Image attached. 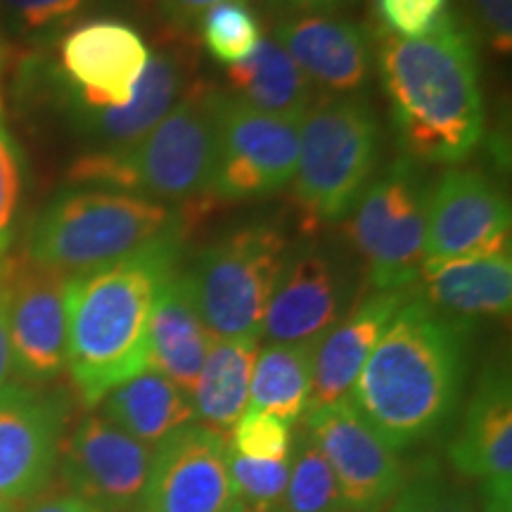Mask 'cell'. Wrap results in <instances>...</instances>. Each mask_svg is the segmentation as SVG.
Wrapping results in <instances>:
<instances>
[{"mask_svg":"<svg viewBox=\"0 0 512 512\" xmlns=\"http://www.w3.org/2000/svg\"><path fill=\"white\" fill-rule=\"evenodd\" d=\"M375 64L389 100L392 131L403 157L418 164H460L484 136L479 43L453 15L422 38L380 34Z\"/></svg>","mask_w":512,"mask_h":512,"instance_id":"obj_1","label":"cell"},{"mask_svg":"<svg viewBox=\"0 0 512 512\" xmlns=\"http://www.w3.org/2000/svg\"><path fill=\"white\" fill-rule=\"evenodd\" d=\"M470 330L413 292L382 332L349 401L394 451L430 439L458 411Z\"/></svg>","mask_w":512,"mask_h":512,"instance_id":"obj_2","label":"cell"},{"mask_svg":"<svg viewBox=\"0 0 512 512\" xmlns=\"http://www.w3.org/2000/svg\"><path fill=\"white\" fill-rule=\"evenodd\" d=\"M185 221L138 252L67 280V370L88 408L147 370L150 316L178 273Z\"/></svg>","mask_w":512,"mask_h":512,"instance_id":"obj_3","label":"cell"},{"mask_svg":"<svg viewBox=\"0 0 512 512\" xmlns=\"http://www.w3.org/2000/svg\"><path fill=\"white\" fill-rule=\"evenodd\" d=\"M214 169L211 88L192 86L138 143L121 150H91L67 171L72 188L133 192L157 202L207 195Z\"/></svg>","mask_w":512,"mask_h":512,"instance_id":"obj_4","label":"cell"},{"mask_svg":"<svg viewBox=\"0 0 512 512\" xmlns=\"http://www.w3.org/2000/svg\"><path fill=\"white\" fill-rule=\"evenodd\" d=\"M185 221L171 204L100 188H67L31 223L27 256L72 278L114 264Z\"/></svg>","mask_w":512,"mask_h":512,"instance_id":"obj_5","label":"cell"},{"mask_svg":"<svg viewBox=\"0 0 512 512\" xmlns=\"http://www.w3.org/2000/svg\"><path fill=\"white\" fill-rule=\"evenodd\" d=\"M382 159V128L366 95H325L299 121L294 197L304 226L344 221Z\"/></svg>","mask_w":512,"mask_h":512,"instance_id":"obj_6","label":"cell"},{"mask_svg":"<svg viewBox=\"0 0 512 512\" xmlns=\"http://www.w3.org/2000/svg\"><path fill=\"white\" fill-rule=\"evenodd\" d=\"M287 252V233L273 221L242 223L197 252L181 275L211 337L259 342Z\"/></svg>","mask_w":512,"mask_h":512,"instance_id":"obj_7","label":"cell"},{"mask_svg":"<svg viewBox=\"0 0 512 512\" xmlns=\"http://www.w3.org/2000/svg\"><path fill=\"white\" fill-rule=\"evenodd\" d=\"M427 183L422 164L399 155L377 171L349 211V240L373 290H408L425 261Z\"/></svg>","mask_w":512,"mask_h":512,"instance_id":"obj_8","label":"cell"},{"mask_svg":"<svg viewBox=\"0 0 512 512\" xmlns=\"http://www.w3.org/2000/svg\"><path fill=\"white\" fill-rule=\"evenodd\" d=\"M214 169L207 195L247 202L285 190L297 171L299 121L273 117L211 88Z\"/></svg>","mask_w":512,"mask_h":512,"instance_id":"obj_9","label":"cell"},{"mask_svg":"<svg viewBox=\"0 0 512 512\" xmlns=\"http://www.w3.org/2000/svg\"><path fill=\"white\" fill-rule=\"evenodd\" d=\"M354 287V261L335 242L290 247L268 299L261 337L271 344L320 342L349 311Z\"/></svg>","mask_w":512,"mask_h":512,"instance_id":"obj_10","label":"cell"},{"mask_svg":"<svg viewBox=\"0 0 512 512\" xmlns=\"http://www.w3.org/2000/svg\"><path fill=\"white\" fill-rule=\"evenodd\" d=\"M304 427L328 460L347 512H382L406 482V465L351 406L349 396L306 408Z\"/></svg>","mask_w":512,"mask_h":512,"instance_id":"obj_11","label":"cell"},{"mask_svg":"<svg viewBox=\"0 0 512 512\" xmlns=\"http://www.w3.org/2000/svg\"><path fill=\"white\" fill-rule=\"evenodd\" d=\"M67 396L12 382L0 392V501L41 496L57 472Z\"/></svg>","mask_w":512,"mask_h":512,"instance_id":"obj_12","label":"cell"},{"mask_svg":"<svg viewBox=\"0 0 512 512\" xmlns=\"http://www.w3.org/2000/svg\"><path fill=\"white\" fill-rule=\"evenodd\" d=\"M228 441L214 427L190 422L152 448L138 508L145 512H233Z\"/></svg>","mask_w":512,"mask_h":512,"instance_id":"obj_13","label":"cell"},{"mask_svg":"<svg viewBox=\"0 0 512 512\" xmlns=\"http://www.w3.org/2000/svg\"><path fill=\"white\" fill-rule=\"evenodd\" d=\"M64 107L105 110L126 107L143 79L150 48L136 27L121 19H91L62 36L60 48Z\"/></svg>","mask_w":512,"mask_h":512,"instance_id":"obj_14","label":"cell"},{"mask_svg":"<svg viewBox=\"0 0 512 512\" xmlns=\"http://www.w3.org/2000/svg\"><path fill=\"white\" fill-rule=\"evenodd\" d=\"M150 460V446L102 413H88L62 441L57 467L69 494L100 512H131L143 498Z\"/></svg>","mask_w":512,"mask_h":512,"instance_id":"obj_15","label":"cell"},{"mask_svg":"<svg viewBox=\"0 0 512 512\" xmlns=\"http://www.w3.org/2000/svg\"><path fill=\"white\" fill-rule=\"evenodd\" d=\"M67 280L8 254V330L12 368L24 384L53 382L67 370Z\"/></svg>","mask_w":512,"mask_h":512,"instance_id":"obj_16","label":"cell"},{"mask_svg":"<svg viewBox=\"0 0 512 512\" xmlns=\"http://www.w3.org/2000/svg\"><path fill=\"white\" fill-rule=\"evenodd\" d=\"M512 214L501 185L482 169L453 166L430 188L425 259L510 252Z\"/></svg>","mask_w":512,"mask_h":512,"instance_id":"obj_17","label":"cell"},{"mask_svg":"<svg viewBox=\"0 0 512 512\" xmlns=\"http://www.w3.org/2000/svg\"><path fill=\"white\" fill-rule=\"evenodd\" d=\"M451 463L482 494V512H512V384L505 363H491L465 408Z\"/></svg>","mask_w":512,"mask_h":512,"instance_id":"obj_18","label":"cell"},{"mask_svg":"<svg viewBox=\"0 0 512 512\" xmlns=\"http://www.w3.org/2000/svg\"><path fill=\"white\" fill-rule=\"evenodd\" d=\"M273 38L311 86L330 98L366 91L375 48L361 22L332 12H290L275 22Z\"/></svg>","mask_w":512,"mask_h":512,"instance_id":"obj_19","label":"cell"},{"mask_svg":"<svg viewBox=\"0 0 512 512\" xmlns=\"http://www.w3.org/2000/svg\"><path fill=\"white\" fill-rule=\"evenodd\" d=\"M413 290H373L344 313L313 351L311 392L306 408L328 406L347 399L363 363L373 354L382 332Z\"/></svg>","mask_w":512,"mask_h":512,"instance_id":"obj_20","label":"cell"},{"mask_svg":"<svg viewBox=\"0 0 512 512\" xmlns=\"http://www.w3.org/2000/svg\"><path fill=\"white\" fill-rule=\"evenodd\" d=\"M190 81V60L183 48L150 50L145 74L126 107L79 110L67 107L74 126L93 143V150H121L150 133L183 98Z\"/></svg>","mask_w":512,"mask_h":512,"instance_id":"obj_21","label":"cell"},{"mask_svg":"<svg viewBox=\"0 0 512 512\" xmlns=\"http://www.w3.org/2000/svg\"><path fill=\"white\" fill-rule=\"evenodd\" d=\"M413 292L444 316L470 325L482 318H505L512 306V256L489 252L425 259Z\"/></svg>","mask_w":512,"mask_h":512,"instance_id":"obj_22","label":"cell"},{"mask_svg":"<svg viewBox=\"0 0 512 512\" xmlns=\"http://www.w3.org/2000/svg\"><path fill=\"white\" fill-rule=\"evenodd\" d=\"M211 342L214 337L192 302L183 275H171L159 290L150 316L147 368L169 377L190 396Z\"/></svg>","mask_w":512,"mask_h":512,"instance_id":"obj_23","label":"cell"},{"mask_svg":"<svg viewBox=\"0 0 512 512\" xmlns=\"http://www.w3.org/2000/svg\"><path fill=\"white\" fill-rule=\"evenodd\" d=\"M100 403L107 420L150 448L195 422L190 396L152 368L121 382Z\"/></svg>","mask_w":512,"mask_h":512,"instance_id":"obj_24","label":"cell"},{"mask_svg":"<svg viewBox=\"0 0 512 512\" xmlns=\"http://www.w3.org/2000/svg\"><path fill=\"white\" fill-rule=\"evenodd\" d=\"M226 76L230 95L273 117L302 121L311 110L313 86L275 38H261L247 60L230 64Z\"/></svg>","mask_w":512,"mask_h":512,"instance_id":"obj_25","label":"cell"},{"mask_svg":"<svg viewBox=\"0 0 512 512\" xmlns=\"http://www.w3.org/2000/svg\"><path fill=\"white\" fill-rule=\"evenodd\" d=\"M259 354L256 339L214 337L190 401L202 425L230 430L249 406V382Z\"/></svg>","mask_w":512,"mask_h":512,"instance_id":"obj_26","label":"cell"},{"mask_svg":"<svg viewBox=\"0 0 512 512\" xmlns=\"http://www.w3.org/2000/svg\"><path fill=\"white\" fill-rule=\"evenodd\" d=\"M318 342L268 344L256 354L249 382V406L294 425L309 403L313 351Z\"/></svg>","mask_w":512,"mask_h":512,"instance_id":"obj_27","label":"cell"},{"mask_svg":"<svg viewBox=\"0 0 512 512\" xmlns=\"http://www.w3.org/2000/svg\"><path fill=\"white\" fill-rule=\"evenodd\" d=\"M287 465L285 512H347L335 472L304 425L292 434Z\"/></svg>","mask_w":512,"mask_h":512,"instance_id":"obj_28","label":"cell"},{"mask_svg":"<svg viewBox=\"0 0 512 512\" xmlns=\"http://www.w3.org/2000/svg\"><path fill=\"white\" fill-rule=\"evenodd\" d=\"M197 29L209 55L228 67L247 60L264 38L259 17L242 0H226L209 8L197 22Z\"/></svg>","mask_w":512,"mask_h":512,"instance_id":"obj_29","label":"cell"},{"mask_svg":"<svg viewBox=\"0 0 512 512\" xmlns=\"http://www.w3.org/2000/svg\"><path fill=\"white\" fill-rule=\"evenodd\" d=\"M387 512H482V508L437 465L422 463L420 470L406 475Z\"/></svg>","mask_w":512,"mask_h":512,"instance_id":"obj_30","label":"cell"},{"mask_svg":"<svg viewBox=\"0 0 512 512\" xmlns=\"http://www.w3.org/2000/svg\"><path fill=\"white\" fill-rule=\"evenodd\" d=\"M230 430H233V439H230L228 448L238 456L266 460V463L290 458L292 425L275 418V415L247 408Z\"/></svg>","mask_w":512,"mask_h":512,"instance_id":"obj_31","label":"cell"},{"mask_svg":"<svg viewBox=\"0 0 512 512\" xmlns=\"http://www.w3.org/2000/svg\"><path fill=\"white\" fill-rule=\"evenodd\" d=\"M24 185H27L24 152L8 126L0 121V261L8 256V249L15 240Z\"/></svg>","mask_w":512,"mask_h":512,"instance_id":"obj_32","label":"cell"},{"mask_svg":"<svg viewBox=\"0 0 512 512\" xmlns=\"http://www.w3.org/2000/svg\"><path fill=\"white\" fill-rule=\"evenodd\" d=\"M382 31L396 38H422L453 17L451 0H375Z\"/></svg>","mask_w":512,"mask_h":512,"instance_id":"obj_33","label":"cell"},{"mask_svg":"<svg viewBox=\"0 0 512 512\" xmlns=\"http://www.w3.org/2000/svg\"><path fill=\"white\" fill-rule=\"evenodd\" d=\"M287 472H290L287 460L266 463V460L238 456L228 448V475L238 501L283 503Z\"/></svg>","mask_w":512,"mask_h":512,"instance_id":"obj_34","label":"cell"},{"mask_svg":"<svg viewBox=\"0 0 512 512\" xmlns=\"http://www.w3.org/2000/svg\"><path fill=\"white\" fill-rule=\"evenodd\" d=\"M91 0H0L10 27L22 36H48L67 27Z\"/></svg>","mask_w":512,"mask_h":512,"instance_id":"obj_35","label":"cell"},{"mask_svg":"<svg viewBox=\"0 0 512 512\" xmlns=\"http://www.w3.org/2000/svg\"><path fill=\"white\" fill-rule=\"evenodd\" d=\"M470 29L496 53L508 55L512 48V0H467Z\"/></svg>","mask_w":512,"mask_h":512,"instance_id":"obj_36","label":"cell"},{"mask_svg":"<svg viewBox=\"0 0 512 512\" xmlns=\"http://www.w3.org/2000/svg\"><path fill=\"white\" fill-rule=\"evenodd\" d=\"M226 3V0H157L159 15L166 19L181 34H188L190 29H197L200 17L214 5Z\"/></svg>","mask_w":512,"mask_h":512,"instance_id":"obj_37","label":"cell"},{"mask_svg":"<svg viewBox=\"0 0 512 512\" xmlns=\"http://www.w3.org/2000/svg\"><path fill=\"white\" fill-rule=\"evenodd\" d=\"M12 349L8 330V256L0 261V392L12 384Z\"/></svg>","mask_w":512,"mask_h":512,"instance_id":"obj_38","label":"cell"},{"mask_svg":"<svg viewBox=\"0 0 512 512\" xmlns=\"http://www.w3.org/2000/svg\"><path fill=\"white\" fill-rule=\"evenodd\" d=\"M22 512H100L74 494H46L31 498Z\"/></svg>","mask_w":512,"mask_h":512,"instance_id":"obj_39","label":"cell"},{"mask_svg":"<svg viewBox=\"0 0 512 512\" xmlns=\"http://www.w3.org/2000/svg\"><path fill=\"white\" fill-rule=\"evenodd\" d=\"M278 3L290 15V12H332L354 3V0H278Z\"/></svg>","mask_w":512,"mask_h":512,"instance_id":"obj_40","label":"cell"},{"mask_svg":"<svg viewBox=\"0 0 512 512\" xmlns=\"http://www.w3.org/2000/svg\"><path fill=\"white\" fill-rule=\"evenodd\" d=\"M233 512H285L283 503H252V501H238Z\"/></svg>","mask_w":512,"mask_h":512,"instance_id":"obj_41","label":"cell"},{"mask_svg":"<svg viewBox=\"0 0 512 512\" xmlns=\"http://www.w3.org/2000/svg\"><path fill=\"white\" fill-rule=\"evenodd\" d=\"M5 64V41H3V27H0V69Z\"/></svg>","mask_w":512,"mask_h":512,"instance_id":"obj_42","label":"cell"},{"mask_svg":"<svg viewBox=\"0 0 512 512\" xmlns=\"http://www.w3.org/2000/svg\"><path fill=\"white\" fill-rule=\"evenodd\" d=\"M0 512H15V505H12V503H5V501H0Z\"/></svg>","mask_w":512,"mask_h":512,"instance_id":"obj_43","label":"cell"},{"mask_svg":"<svg viewBox=\"0 0 512 512\" xmlns=\"http://www.w3.org/2000/svg\"><path fill=\"white\" fill-rule=\"evenodd\" d=\"M131 512H145V510H143V508H133Z\"/></svg>","mask_w":512,"mask_h":512,"instance_id":"obj_44","label":"cell"}]
</instances>
